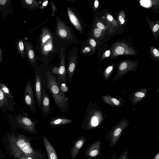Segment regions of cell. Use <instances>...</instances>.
Segmentation results:
<instances>
[{"label": "cell", "instance_id": "36", "mask_svg": "<svg viewBox=\"0 0 159 159\" xmlns=\"http://www.w3.org/2000/svg\"><path fill=\"white\" fill-rule=\"evenodd\" d=\"M51 45L50 44L48 45L45 46L44 47V50L46 51L50 50L51 48Z\"/></svg>", "mask_w": 159, "mask_h": 159}, {"label": "cell", "instance_id": "21", "mask_svg": "<svg viewBox=\"0 0 159 159\" xmlns=\"http://www.w3.org/2000/svg\"><path fill=\"white\" fill-rule=\"evenodd\" d=\"M60 88L61 90L64 93L68 91L69 90L68 87L64 83H62L60 85Z\"/></svg>", "mask_w": 159, "mask_h": 159}, {"label": "cell", "instance_id": "22", "mask_svg": "<svg viewBox=\"0 0 159 159\" xmlns=\"http://www.w3.org/2000/svg\"><path fill=\"white\" fill-rule=\"evenodd\" d=\"M42 37L41 43L42 46L48 39L50 38V35L49 34H46L44 36H43Z\"/></svg>", "mask_w": 159, "mask_h": 159}, {"label": "cell", "instance_id": "23", "mask_svg": "<svg viewBox=\"0 0 159 159\" xmlns=\"http://www.w3.org/2000/svg\"><path fill=\"white\" fill-rule=\"evenodd\" d=\"M101 30L99 28L95 29L94 31V36L96 37H99L101 34Z\"/></svg>", "mask_w": 159, "mask_h": 159}, {"label": "cell", "instance_id": "34", "mask_svg": "<svg viewBox=\"0 0 159 159\" xmlns=\"http://www.w3.org/2000/svg\"><path fill=\"white\" fill-rule=\"evenodd\" d=\"M159 28V25L158 24L155 25L153 27V31L154 32H156L158 30Z\"/></svg>", "mask_w": 159, "mask_h": 159}, {"label": "cell", "instance_id": "14", "mask_svg": "<svg viewBox=\"0 0 159 159\" xmlns=\"http://www.w3.org/2000/svg\"><path fill=\"white\" fill-rule=\"evenodd\" d=\"M44 143L47 152L49 159H57L55 151L51 144L44 136L43 137Z\"/></svg>", "mask_w": 159, "mask_h": 159}, {"label": "cell", "instance_id": "32", "mask_svg": "<svg viewBox=\"0 0 159 159\" xmlns=\"http://www.w3.org/2000/svg\"><path fill=\"white\" fill-rule=\"evenodd\" d=\"M53 73L57 74H58V68L57 67H54L52 70Z\"/></svg>", "mask_w": 159, "mask_h": 159}, {"label": "cell", "instance_id": "18", "mask_svg": "<svg viewBox=\"0 0 159 159\" xmlns=\"http://www.w3.org/2000/svg\"><path fill=\"white\" fill-rule=\"evenodd\" d=\"M0 88L3 90V91L8 96L12 98H13V97L12 93H11L10 89L8 86L3 83L2 81L0 82Z\"/></svg>", "mask_w": 159, "mask_h": 159}, {"label": "cell", "instance_id": "24", "mask_svg": "<svg viewBox=\"0 0 159 159\" xmlns=\"http://www.w3.org/2000/svg\"><path fill=\"white\" fill-rule=\"evenodd\" d=\"M116 51L119 54H122L124 52V49L122 47H119L116 48Z\"/></svg>", "mask_w": 159, "mask_h": 159}, {"label": "cell", "instance_id": "11", "mask_svg": "<svg viewBox=\"0 0 159 159\" xmlns=\"http://www.w3.org/2000/svg\"><path fill=\"white\" fill-rule=\"evenodd\" d=\"M57 25L56 32L59 37L68 40L70 39V32L63 22L58 20L57 22Z\"/></svg>", "mask_w": 159, "mask_h": 159}, {"label": "cell", "instance_id": "4", "mask_svg": "<svg viewBox=\"0 0 159 159\" xmlns=\"http://www.w3.org/2000/svg\"><path fill=\"white\" fill-rule=\"evenodd\" d=\"M33 82L34 85V93L37 104L39 107L42 112V97L43 88L42 87V79L39 74L34 72Z\"/></svg>", "mask_w": 159, "mask_h": 159}, {"label": "cell", "instance_id": "40", "mask_svg": "<svg viewBox=\"0 0 159 159\" xmlns=\"http://www.w3.org/2000/svg\"><path fill=\"white\" fill-rule=\"evenodd\" d=\"M110 51L109 50L106 51L105 53V56L107 57H108L110 55Z\"/></svg>", "mask_w": 159, "mask_h": 159}, {"label": "cell", "instance_id": "43", "mask_svg": "<svg viewBox=\"0 0 159 159\" xmlns=\"http://www.w3.org/2000/svg\"><path fill=\"white\" fill-rule=\"evenodd\" d=\"M156 159H159V153H158V154L157 155L156 157Z\"/></svg>", "mask_w": 159, "mask_h": 159}, {"label": "cell", "instance_id": "38", "mask_svg": "<svg viewBox=\"0 0 159 159\" xmlns=\"http://www.w3.org/2000/svg\"><path fill=\"white\" fill-rule=\"evenodd\" d=\"M107 19L110 21H112L113 19V17L111 15H108L107 16Z\"/></svg>", "mask_w": 159, "mask_h": 159}, {"label": "cell", "instance_id": "8", "mask_svg": "<svg viewBox=\"0 0 159 159\" xmlns=\"http://www.w3.org/2000/svg\"><path fill=\"white\" fill-rule=\"evenodd\" d=\"M23 40L28 59L31 66H34L35 68H36L37 67V66L35 51L32 43L30 41H28L25 39V38L23 39Z\"/></svg>", "mask_w": 159, "mask_h": 159}, {"label": "cell", "instance_id": "44", "mask_svg": "<svg viewBox=\"0 0 159 159\" xmlns=\"http://www.w3.org/2000/svg\"><path fill=\"white\" fill-rule=\"evenodd\" d=\"M28 159H32L30 157H29Z\"/></svg>", "mask_w": 159, "mask_h": 159}, {"label": "cell", "instance_id": "26", "mask_svg": "<svg viewBox=\"0 0 159 159\" xmlns=\"http://www.w3.org/2000/svg\"><path fill=\"white\" fill-rule=\"evenodd\" d=\"M4 51V49H2L1 47H0V65L1 64L2 61L3 57V53Z\"/></svg>", "mask_w": 159, "mask_h": 159}, {"label": "cell", "instance_id": "33", "mask_svg": "<svg viewBox=\"0 0 159 159\" xmlns=\"http://www.w3.org/2000/svg\"><path fill=\"white\" fill-rule=\"evenodd\" d=\"M112 102L116 105H118L120 103V102L117 99L115 98H112L111 99Z\"/></svg>", "mask_w": 159, "mask_h": 159}, {"label": "cell", "instance_id": "25", "mask_svg": "<svg viewBox=\"0 0 159 159\" xmlns=\"http://www.w3.org/2000/svg\"><path fill=\"white\" fill-rule=\"evenodd\" d=\"M127 67V64L126 62H122L120 65L119 68L120 70H123L126 69Z\"/></svg>", "mask_w": 159, "mask_h": 159}, {"label": "cell", "instance_id": "31", "mask_svg": "<svg viewBox=\"0 0 159 159\" xmlns=\"http://www.w3.org/2000/svg\"><path fill=\"white\" fill-rule=\"evenodd\" d=\"M89 43L93 47H95L96 45V42L94 39H90L89 41Z\"/></svg>", "mask_w": 159, "mask_h": 159}, {"label": "cell", "instance_id": "30", "mask_svg": "<svg viewBox=\"0 0 159 159\" xmlns=\"http://www.w3.org/2000/svg\"><path fill=\"white\" fill-rule=\"evenodd\" d=\"M135 95L136 97L141 98L145 96V94L144 93L140 92H137L136 93H135Z\"/></svg>", "mask_w": 159, "mask_h": 159}, {"label": "cell", "instance_id": "35", "mask_svg": "<svg viewBox=\"0 0 159 159\" xmlns=\"http://www.w3.org/2000/svg\"><path fill=\"white\" fill-rule=\"evenodd\" d=\"M153 53L157 57L159 56V52L157 49H154L153 50Z\"/></svg>", "mask_w": 159, "mask_h": 159}, {"label": "cell", "instance_id": "9", "mask_svg": "<svg viewBox=\"0 0 159 159\" xmlns=\"http://www.w3.org/2000/svg\"><path fill=\"white\" fill-rule=\"evenodd\" d=\"M68 15L70 20L74 26L80 33H82V21L73 9L69 7H67Z\"/></svg>", "mask_w": 159, "mask_h": 159}, {"label": "cell", "instance_id": "12", "mask_svg": "<svg viewBox=\"0 0 159 159\" xmlns=\"http://www.w3.org/2000/svg\"><path fill=\"white\" fill-rule=\"evenodd\" d=\"M73 120L64 116L52 117L49 120L48 124L52 127H57L69 124Z\"/></svg>", "mask_w": 159, "mask_h": 159}, {"label": "cell", "instance_id": "39", "mask_svg": "<svg viewBox=\"0 0 159 159\" xmlns=\"http://www.w3.org/2000/svg\"><path fill=\"white\" fill-rule=\"evenodd\" d=\"M112 69V66H109L107 68L106 70V72L107 73H109Z\"/></svg>", "mask_w": 159, "mask_h": 159}, {"label": "cell", "instance_id": "1", "mask_svg": "<svg viewBox=\"0 0 159 159\" xmlns=\"http://www.w3.org/2000/svg\"><path fill=\"white\" fill-rule=\"evenodd\" d=\"M47 83L48 89L59 110L63 113H69L68 98L61 90L57 80L49 72L47 74Z\"/></svg>", "mask_w": 159, "mask_h": 159}, {"label": "cell", "instance_id": "27", "mask_svg": "<svg viewBox=\"0 0 159 159\" xmlns=\"http://www.w3.org/2000/svg\"><path fill=\"white\" fill-rule=\"evenodd\" d=\"M121 130L120 128L116 129L114 131V135L115 136H117L120 135L121 132Z\"/></svg>", "mask_w": 159, "mask_h": 159}, {"label": "cell", "instance_id": "29", "mask_svg": "<svg viewBox=\"0 0 159 159\" xmlns=\"http://www.w3.org/2000/svg\"><path fill=\"white\" fill-rule=\"evenodd\" d=\"M98 27L100 30H104L105 27L103 24L101 22H98L97 24Z\"/></svg>", "mask_w": 159, "mask_h": 159}, {"label": "cell", "instance_id": "28", "mask_svg": "<svg viewBox=\"0 0 159 159\" xmlns=\"http://www.w3.org/2000/svg\"><path fill=\"white\" fill-rule=\"evenodd\" d=\"M98 153V151L97 150H94L91 151L90 153V155L92 157L96 156Z\"/></svg>", "mask_w": 159, "mask_h": 159}, {"label": "cell", "instance_id": "7", "mask_svg": "<svg viewBox=\"0 0 159 159\" xmlns=\"http://www.w3.org/2000/svg\"><path fill=\"white\" fill-rule=\"evenodd\" d=\"M65 49L62 48L60 52V64L58 68V82L62 81L63 83L66 84L67 82V77L65 66Z\"/></svg>", "mask_w": 159, "mask_h": 159}, {"label": "cell", "instance_id": "10", "mask_svg": "<svg viewBox=\"0 0 159 159\" xmlns=\"http://www.w3.org/2000/svg\"><path fill=\"white\" fill-rule=\"evenodd\" d=\"M11 0H0V13L2 17L7 16L8 14L12 15L13 11Z\"/></svg>", "mask_w": 159, "mask_h": 159}, {"label": "cell", "instance_id": "13", "mask_svg": "<svg viewBox=\"0 0 159 159\" xmlns=\"http://www.w3.org/2000/svg\"><path fill=\"white\" fill-rule=\"evenodd\" d=\"M42 106L43 110L42 112L44 116H46L49 114L51 113L52 110L50 107L49 98L45 88H43Z\"/></svg>", "mask_w": 159, "mask_h": 159}, {"label": "cell", "instance_id": "37", "mask_svg": "<svg viewBox=\"0 0 159 159\" xmlns=\"http://www.w3.org/2000/svg\"><path fill=\"white\" fill-rule=\"evenodd\" d=\"M119 20L120 21L121 24H122L124 23L125 22V20H124V18H123V17L120 15L119 16Z\"/></svg>", "mask_w": 159, "mask_h": 159}, {"label": "cell", "instance_id": "17", "mask_svg": "<svg viewBox=\"0 0 159 159\" xmlns=\"http://www.w3.org/2000/svg\"><path fill=\"white\" fill-rule=\"evenodd\" d=\"M21 3L24 7L30 10L35 8L39 5L36 1L33 0H22L21 1Z\"/></svg>", "mask_w": 159, "mask_h": 159}, {"label": "cell", "instance_id": "5", "mask_svg": "<svg viewBox=\"0 0 159 159\" xmlns=\"http://www.w3.org/2000/svg\"><path fill=\"white\" fill-rule=\"evenodd\" d=\"M16 105L14 99L7 95L0 88V112L7 111L14 112Z\"/></svg>", "mask_w": 159, "mask_h": 159}, {"label": "cell", "instance_id": "42", "mask_svg": "<svg viewBox=\"0 0 159 159\" xmlns=\"http://www.w3.org/2000/svg\"><path fill=\"white\" fill-rule=\"evenodd\" d=\"M85 50L86 52H89L90 51V48L89 47H87L85 48Z\"/></svg>", "mask_w": 159, "mask_h": 159}, {"label": "cell", "instance_id": "15", "mask_svg": "<svg viewBox=\"0 0 159 159\" xmlns=\"http://www.w3.org/2000/svg\"><path fill=\"white\" fill-rule=\"evenodd\" d=\"M18 147L26 154H30L33 152V149L30 144L23 139H19L16 143Z\"/></svg>", "mask_w": 159, "mask_h": 159}, {"label": "cell", "instance_id": "41", "mask_svg": "<svg viewBox=\"0 0 159 159\" xmlns=\"http://www.w3.org/2000/svg\"><path fill=\"white\" fill-rule=\"evenodd\" d=\"M99 5V2L97 0H96L94 2V6L95 7L97 8Z\"/></svg>", "mask_w": 159, "mask_h": 159}, {"label": "cell", "instance_id": "2", "mask_svg": "<svg viewBox=\"0 0 159 159\" xmlns=\"http://www.w3.org/2000/svg\"><path fill=\"white\" fill-rule=\"evenodd\" d=\"M8 120L12 125H17L32 132L36 131L35 125L38 122L30 117L21 110V113L7 115Z\"/></svg>", "mask_w": 159, "mask_h": 159}, {"label": "cell", "instance_id": "6", "mask_svg": "<svg viewBox=\"0 0 159 159\" xmlns=\"http://www.w3.org/2000/svg\"><path fill=\"white\" fill-rule=\"evenodd\" d=\"M74 52L73 49L72 51L69 52L68 61L67 67V81L70 83L73 77L77 63V51Z\"/></svg>", "mask_w": 159, "mask_h": 159}, {"label": "cell", "instance_id": "16", "mask_svg": "<svg viewBox=\"0 0 159 159\" xmlns=\"http://www.w3.org/2000/svg\"><path fill=\"white\" fill-rule=\"evenodd\" d=\"M17 37L16 39L15 44L17 51L22 58L24 59L25 57V48L23 39L21 38L18 39Z\"/></svg>", "mask_w": 159, "mask_h": 159}, {"label": "cell", "instance_id": "20", "mask_svg": "<svg viewBox=\"0 0 159 159\" xmlns=\"http://www.w3.org/2000/svg\"><path fill=\"white\" fill-rule=\"evenodd\" d=\"M91 125L93 127H96L98 124V121L97 117L93 116L91 117L90 120Z\"/></svg>", "mask_w": 159, "mask_h": 159}, {"label": "cell", "instance_id": "19", "mask_svg": "<svg viewBox=\"0 0 159 159\" xmlns=\"http://www.w3.org/2000/svg\"><path fill=\"white\" fill-rule=\"evenodd\" d=\"M83 144L82 140H80L76 143L74 149L72 151V155L73 157L76 156L79 149L81 147Z\"/></svg>", "mask_w": 159, "mask_h": 159}, {"label": "cell", "instance_id": "3", "mask_svg": "<svg viewBox=\"0 0 159 159\" xmlns=\"http://www.w3.org/2000/svg\"><path fill=\"white\" fill-rule=\"evenodd\" d=\"M23 100L25 106L28 107L33 113L37 114L34 95L30 76L28 78L25 86Z\"/></svg>", "mask_w": 159, "mask_h": 159}]
</instances>
